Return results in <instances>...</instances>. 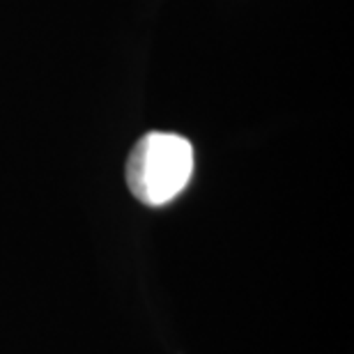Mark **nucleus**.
Listing matches in <instances>:
<instances>
[{"label": "nucleus", "instance_id": "1", "mask_svg": "<svg viewBox=\"0 0 354 354\" xmlns=\"http://www.w3.org/2000/svg\"><path fill=\"white\" fill-rule=\"evenodd\" d=\"M194 175V145L180 133L150 131L127 161V184L143 205L161 207L189 187Z\"/></svg>", "mask_w": 354, "mask_h": 354}]
</instances>
